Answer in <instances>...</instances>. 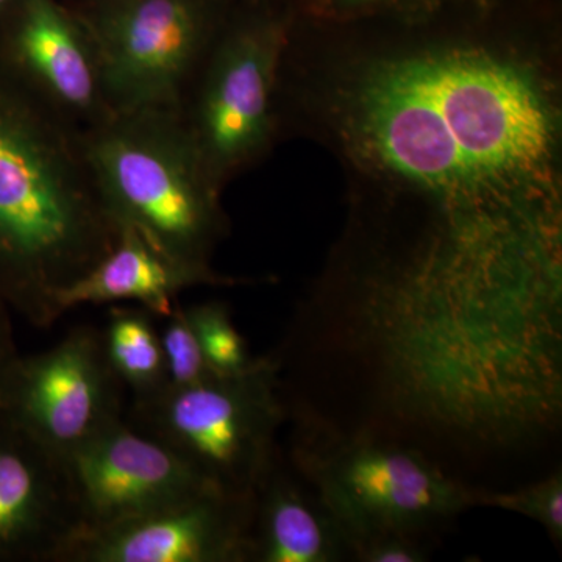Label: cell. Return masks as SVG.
I'll list each match as a JSON object with an SVG mask.
<instances>
[{
    "label": "cell",
    "instance_id": "cell-1",
    "mask_svg": "<svg viewBox=\"0 0 562 562\" xmlns=\"http://www.w3.org/2000/svg\"><path fill=\"white\" fill-rule=\"evenodd\" d=\"M120 235L85 155L83 132L0 74V301L36 328L58 294Z\"/></svg>",
    "mask_w": 562,
    "mask_h": 562
},
{
    "label": "cell",
    "instance_id": "cell-2",
    "mask_svg": "<svg viewBox=\"0 0 562 562\" xmlns=\"http://www.w3.org/2000/svg\"><path fill=\"white\" fill-rule=\"evenodd\" d=\"M81 132L95 187L114 222L173 261L213 271L210 255L224 231L217 187L176 111H116Z\"/></svg>",
    "mask_w": 562,
    "mask_h": 562
},
{
    "label": "cell",
    "instance_id": "cell-3",
    "mask_svg": "<svg viewBox=\"0 0 562 562\" xmlns=\"http://www.w3.org/2000/svg\"><path fill=\"white\" fill-rule=\"evenodd\" d=\"M290 464L330 509L349 547L375 535L425 539L476 506L479 487L414 447L341 431L310 414L295 427Z\"/></svg>",
    "mask_w": 562,
    "mask_h": 562
},
{
    "label": "cell",
    "instance_id": "cell-4",
    "mask_svg": "<svg viewBox=\"0 0 562 562\" xmlns=\"http://www.w3.org/2000/svg\"><path fill=\"white\" fill-rule=\"evenodd\" d=\"M286 417L279 361L261 357L238 375L133 402L125 420L169 447L214 490L254 497L279 458L277 432Z\"/></svg>",
    "mask_w": 562,
    "mask_h": 562
},
{
    "label": "cell",
    "instance_id": "cell-5",
    "mask_svg": "<svg viewBox=\"0 0 562 562\" xmlns=\"http://www.w3.org/2000/svg\"><path fill=\"white\" fill-rule=\"evenodd\" d=\"M484 195L538 179L552 155L549 106L528 77L476 55L405 60Z\"/></svg>",
    "mask_w": 562,
    "mask_h": 562
},
{
    "label": "cell",
    "instance_id": "cell-6",
    "mask_svg": "<svg viewBox=\"0 0 562 562\" xmlns=\"http://www.w3.org/2000/svg\"><path fill=\"white\" fill-rule=\"evenodd\" d=\"M116 111L176 109L220 32L224 0H72Z\"/></svg>",
    "mask_w": 562,
    "mask_h": 562
},
{
    "label": "cell",
    "instance_id": "cell-7",
    "mask_svg": "<svg viewBox=\"0 0 562 562\" xmlns=\"http://www.w3.org/2000/svg\"><path fill=\"white\" fill-rule=\"evenodd\" d=\"M279 54L273 22L222 24L181 91L173 111L216 187L268 139Z\"/></svg>",
    "mask_w": 562,
    "mask_h": 562
},
{
    "label": "cell",
    "instance_id": "cell-8",
    "mask_svg": "<svg viewBox=\"0 0 562 562\" xmlns=\"http://www.w3.org/2000/svg\"><path fill=\"white\" fill-rule=\"evenodd\" d=\"M122 392L101 330L81 325L52 349L20 357L0 409L44 446L68 457L124 419Z\"/></svg>",
    "mask_w": 562,
    "mask_h": 562
},
{
    "label": "cell",
    "instance_id": "cell-9",
    "mask_svg": "<svg viewBox=\"0 0 562 562\" xmlns=\"http://www.w3.org/2000/svg\"><path fill=\"white\" fill-rule=\"evenodd\" d=\"M0 74L80 131L113 113L90 33L61 0H10L0 18Z\"/></svg>",
    "mask_w": 562,
    "mask_h": 562
},
{
    "label": "cell",
    "instance_id": "cell-10",
    "mask_svg": "<svg viewBox=\"0 0 562 562\" xmlns=\"http://www.w3.org/2000/svg\"><path fill=\"white\" fill-rule=\"evenodd\" d=\"M254 497L203 490L80 532L61 562H249Z\"/></svg>",
    "mask_w": 562,
    "mask_h": 562
},
{
    "label": "cell",
    "instance_id": "cell-11",
    "mask_svg": "<svg viewBox=\"0 0 562 562\" xmlns=\"http://www.w3.org/2000/svg\"><path fill=\"white\" fill-rule=\"evenodd\" d=\"M65 460L79 535L214 490L179 454L125 419L110 425Z\"/></svg>",
    "mask_w": 562,
    "mask_h": 562
},
{
    "label": "cell",
    "instance_id": "cell-12",
    "mask_svg": "<svg viewBox=\"0 0 562 562\" xmlns=\"http://www.w3.org/2000/svg\"><path fill=\"white\" fill-rule=\"evenodd\" d=\"M362 135L384 165L458 202L484 198L441 113L405 61L368 77L358 95Z\"/></svg>",
    "mask_w": 562,
    "mask_h": 562
},
{
    "label": "cell",
    "instance_id": "cell-13",
    "mask_svg": "<svg viewBox=\"0 0 562 562\" xmlns=\"http://www.w3.org/2000/svg\"><path fill=\"white\" fill-rule=\"evenodd\" d=\"M79 531L65 457L0 409V562H61Z\"/></svg>",
    "mask_w": 562,
    "mask_h": 562
},
{
    "label": "cell",
    "instance_id": "cell-14",
    "mask_svg": "<svg viewBox=\"0 0 562 562\" xmlns=\"http://www.w3.org/2000/svg\"><path fill=\"white\" fill-rule=\"evenodd\" d=\"M349 560V543L330 509L280 452L255 491L249 562Z\"/></svg>",
    "mask_w": 562,
    "mask_h": 562
},
{
    "label": "cell",
    "instance_id": "cell-15",
    "mask_svg": "<svg viewBox=\"0 0 562 562\" xmlns=\"http://www.w3.org/2000/svg\"><path fill=\"white\" fill-rule=\"evenodd\" d=\"M213 271L188 268L166 257L131 227H120L116 243L94 268L58 294L61 316L81 305L132 302L162 319L177 297L199 284H233Z\"/></svg>",
    "mask_w": 562,
    "mask_h": 562
},
{
    "label": "cell",
    "instance_id": "cell-16",
    "mask_svg": "<svg viewBox=\"0 0 562 562\" xmlns=\"http://www.w3.org/2000/svg\"><path fill=\"white\" fill-rule=\"evenodd\" d=\"M151 317L144 308L113 306L101 330L111 369L131 390L133 402L147 401L168 387L160 333Z\"/></svg>",
    "mask_w": 562,
    "mask_h": 562
},
{
    "label": "cell",
    "instance_id": "cell-17",
    "mask_svg": "<svg viewBox=\"0 0 562 562\" xmlns=\"http://www.w3.org/2000/svg\"><path fill=\"white\" fill-rule=\"evenodd\" d=\"M195 333L203 357L216 375H238L260 362L232 319L231 308L222 302L183 306Z\"/></svg>",
    "mask_w": 562,
    "mask_h": 562
},
{
    "label": "cell",
    "instance_id": "cell-18",
    "mask_svg": "<svg viewBox=\"0 0 562 562\" xmlns=\"http://www.w3.org/2000/svg\"><path fill=\"white\" fill-rule=\"evenodd\" d=\"M476 506H492L503 512L522 514L541 525L557 546L562 542V472L560 469L539 482L512 492L480 490Z\"/></svg>",
    "mask_w": 562,
    "mask_h": 562
},
{
    "label": "cell",
    "instance_id": "cell-19",
    "mask_svg": "<svg viewBox=\"0 0 562 562\" xmlns=\"http://www.w3.org/2000/svg\"><path fill=\"white\" fill-rule=\"evenodd\" d=\"M165 319L166 325L160 333V341L162 355H165L168 387L173 390L190 387L216 375L203 357L183 306L176 305L172 313Z\"/></svg>",
    "mask_w": 562,
    "mask_h": 562
},
{
    "label": "cell",
    "instance_id": "cell-20",
    "mask_svg": "<svg viewBox=\"0 0 562 562\" xmlns=\"http://www.w3.org/2000/svg\"><path fill=\"white\" fill-rule=\"evenodd\" d=\"M350 560L360 562H425L424 539L408 535H375L350 543Z\"/></svg>",
    "mask_w": 562,
    "mask_h": 562
},
{
    "label": "cell",
    "instance_id": "cell-21",
    "mask_svg": "<svg viewBox=\"0 0 562 562\" xmlns=\"http://www.w3.org/2000/svg\"><path fill=\"white\" fill-rule=\"evenodd\" d=\"M20 357L11 327V310L0 301V402Z\"/></svg>",
    "mask_w": 562,
    "mask_h": 562
},
{
    "label": "cell",
    "instance_id": "cell-22",
    "mask_svg": "<svg viewBox=\"0 0 562 562\" xmlns=\"http://www.w3.org/2000/svg\"><path fill=\"white\" fill-rule=\"evenodd\" d=\"M10 0H0V18H2L3 11H5L7 5H9Z\"/></svg>",
    "mask_w": 562,
    "mask_h": 562
},
{
    "label": "cell",
    "instance_id": "cell-23",
    "mask_svg": "<svg viewBox=\"0 0 562 562\" xmlns=\"http://www.w3.org/2000/svg\"><path fill=\"white\" fill-rule=\"evenodd\" d=\"M347 2L361 3V2H369V0H347Z\"/></svg>",
    "mask_w": 562,
    "mask_h": 562
}]
</instances>
